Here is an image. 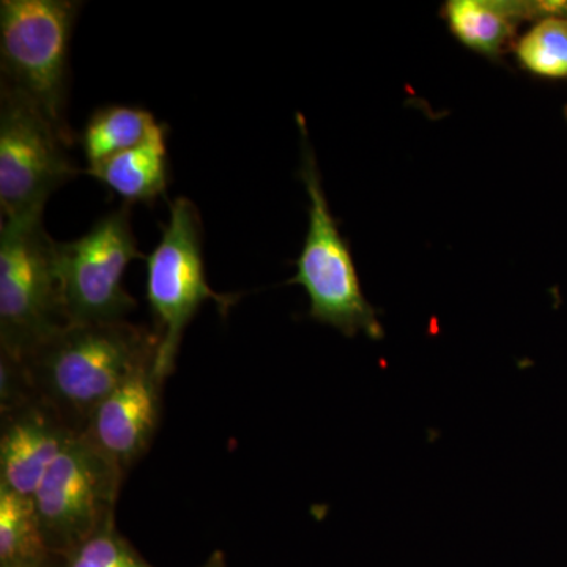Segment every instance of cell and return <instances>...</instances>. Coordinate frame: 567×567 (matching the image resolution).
<instances>
[{
    "instance_id": "1",
    "label": "cell",
    "mask_w": 567,
    "mask_h": 567,
    "mask_svg": "<svg viewBox=\"0 0 567 567\" xmlns=\"http://www.w3.org/2000/svg\"><path fill=\"white\" fill-rule=\"evenodd\" d=\"M158 349V331L128 320L66 323L21 364L33 394L81 434L107 395L156 363Z\"/></svg>"
},
{
    "instance_id": "2",
    "label": "cell",
    "mask_w": 567,
    "mask_h": 567,
    "mask_svg": "<svg viewBox=\"0 0 567 567\" xmlns=\"http://www.w3.org/2000/svg\"><path fill=\"white\" fill-rule=\"evenodd\" d=\"M297 125L301 145L298 175L308 194L309 223L303 249L295 262L297 274L289 284H298L308 293L311 319L330 324L347 338L361 333L372 341H380L385 331L377 319L374 306L365 298L349 241L339 233L338 221L324 194L308 125L300 112Z\"/></svg>"
},
{
    "instance_id": "3",
    "label": "cell",
    "mask_w": 567,
    "mask_h": 567,
    "mask_svg": "<svg viewBox=\"0 0 567 567\" xmlns=\"http://www.w3.org/2000/svg\"><path fill=\"white\" fill-rule=\"evenodd\" d=\"M82 3L76 0H2V82L29 96L71 147L66 122L70 50Z\"/></svg>"
},
{
    "instance_id": "4",
    "label": "cell",
    "mask_w": 567,
    "mask_h": 567,
    "mask_svg": "<svg viewBox=\"0 0 567 567\" xmlns=\"http://www.w3.org/2000/svg\"><path fill=\"white\" fill-rule=\"evenodd\" d=\"M43 215L0 224V354L21 363L69 323Z\"/></svg>"
},
{
    "instance_id": "5",
    "label": "cell",
    "mask_w": 567,
    "mask_h": 567,
    "mask_svg": "<svg viewBox=\"0 0 567 567\" xmlns=\"http://www.w3.org/2000/svg\"><path fill=\"white\" fill-rule=\"evenodd\" d=\"M147 301L159 334L156 372L173 375L185 334L200 306L213 301L227 316L240 295L219 293L207 281L204 262V227L199 208L186 197L169 205V221L162 240L145 257Z\"/></svg>"
},
{
    "instance_id": "6",
    "label": "cell",
    "mask_w": 567,
    "mask_h": 567,
    "mask_svg": "<svg viewBox=\"0 0 567 567\" xmlns=\"http://www.w3.org/2000/svg\"><path fill=\"white\" fill-rule=\"evenodd\" d=\"M133 233L132 210L123 204L99 219L87 234L55 244V268L69 323L126 320L137 301L123 276L133 260L145 259Z\"/></svg>"
},
{
    "instance_id": "7",
    "label": "cell",
    "mask_w": 567,
    "mask_h": 567,
    "mask_svg": "<svg viewBox=\"0 0 567 567\" xmlns=\"http://www.w3.org/2000/svg\"><path fill=\"white\" fill-rule=\"evenodd\" d=\"M47 115L25 93L0 84V212L43 215L51 194L81 173Z\"/></svg>"
},
{
    "instance_id": "8",
    "label": "cell",
    "mask_w": 567,
    "mask_h": 567,
    "mask_svg": "<svg viewBox=\"0 0 567 567\" xmlns=\"http://www.w3.org/2000/svg\"><path fill=\"white\" fill-rule=\"evenodd\" d=\"M125 473L74 434L32 495L47 546L65 557L115 516Z\"/></svg>"
},
{
    "instance_id": "9",
    "label": "cell",
    "mask_w": 567,
    "mask_h": 567,
    "mask_svg": "<svg viewBox=\"0 0 567 567\" xmlns=\"http://www.w3.org/2000/svg\"><path fill=\"white\" fill-rule=\"evenodd\" d=\"M163 385L156 363L141 369L96 406L81 432L125 475L145 456L158 431Z\"/></svg>"
},
{
    "instance_id": "10",
    "label": "cell",
    "mask_w": 567,
    "mask_h": 567,
    "mask_svg": "<svg viewBox=\"0 0 567 567\" xmlns=\"http://www.w3.org/2000/svg\"><path fill=\"white\" fill-rule=\"evenodd\" d=\"M0 415V484L32 496L63 447L80 432L37 395Z\"/></svg>"
},
{
    "instance_id": "11",
    "label": "cell",
    "mask_w": 567,
    "mask_h": 567,
    "mask_svg": "<svg viewBox=\"0 0 567 567\" xmlns=\"http://www.w3.org/2000/svg\"><path fill=\"white\" fill-rule=\"evenodd\" d=\"M442 18L468 50L498 61L514 50L522 22L532 21L525 0H450Z\"/></svg>"
},
{
    "instance_id": "12",
    "label": "cell",
    "mask_w": 567,
    "mask_h": 567,
    "mask_svg": "<svg viewBox=\"0 0 567 567\" xmlns=\"http://www.w3.org/2000/svg\"><path fill=\"white\" fill-rule=\"evenodd\" d=\"M167 133L169 130L163 123L151 140L87 167L85 173L121 196L126 205H153L166 196L169 186Z\"/></svg>"
},
{
    "instance_id": "13",
    "label": "cell",
    "mask_w": 567,
    "mask_h": 567,
    "mask_svg": "<svg viewBox=\"0 0 567 567\" xmlns=\"http://www.w3.org/2000/svg\"><path fill=\"white\" fill-rule=\"evenodd\" d=\"M163 123L137 106L110 104L93 112L82 128L80 142L89 167L151 140Z\"/></svg>"
},
{
    "instance_id": "14",
    "label": "cell",
    "mask_w": 567,
    "mask_h": 567,
    "mask_svg": "<svg viewBox=\"0 0 567 567\" xmlns=\"http://www.w3.org/2000/svg\"><path fill=\"white\" fill-rule=\"evenodd\" d=\"M52 557L32 496L0 484V566L40 565Z\"/></svg>"
},
{
    "instance_id": "15",
    "label": "cell",
    "mask_w": 567,
    "mask_h": 567,
    "mask_svg": "<svg viewBox=\"0 0 567 567\" xmlns=\"http://www.w3.org/2000/svg\"><path fill=\"white\" fill-rule=\"evenodd\" d=\"M517 62L535 76L548 80L567 78V20L546 18L536 21L514 44Z\"/></svg>"
},
{
    "instance_id": "16",
    "label": "cell",
    "mask_w": 567,
    "mask_h": 567,
    "mask_svg": "<svg viewBox=\"0 0 567 567\" xmlns=\"http://www.w3.org/2000/svg\"><path fill=\"white\" fill-rule=\"evenodd\" d=\"M61 558L63 567H153L115 527V516Z\"/></svg>"
},
{
    "instance_id": "17",
    "label": "cell",
    "mask_w": 567,
    "mask_h": 567,
    "mask_svg": "<svg viewBox=\"0 0 567 567\" xmlns=\"http://www.w3.org/2000/svg\"><path fill=\"white\" fill-rule=\"evenodd\" d=\"M199 567H226V557H224L221 550L213 551L210 558H208L207 561H205L204 565Z\"/></svg>"
},
{
    "instance_id": "18",
    "label": "cell",
    "mask_w": 567,
    "mask_h": 567,
    "mask_svg": "<svg viewBox=\"0 0 567 567\" xmlns=\"http://www.w3.org/2000/svg\"><path fill=\"white\" fill-rule=\"evenodd\" d=\"M0 567H63L61 557H52L48 561L40 563V565L28 566H0Z\"/></svg>"
},
{
    "instance_id": "19",
    "label": "cell",
    "mask_w": 567,
    "mask_h": 567,
    "mask_svg": "<svg viewBox=\"0 0 567 567\" xmlns=\"http://www.w3.org/2000/svg\"><path fill=\"white\" fill-rule=\"evenodd\" d=\"M566 117H567V107H566Z\"/></svg>"
}]
</instances>
